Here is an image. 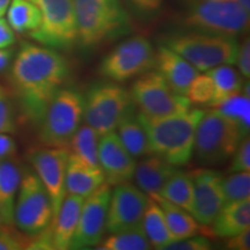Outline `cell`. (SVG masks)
Returning <instances> with one entry per match:
<instances>
[{"mask_svg": "<svg viewBox=\"0 0 250 250\" xmlns=\"http://www.w3.org/2000/svg\"><path fill=\"white\" fill-rule=\"evenodd\" d=\"M70 74L67 59L57 50L22 42L9 71V79L23 116L39 125L55 94Z\"/></svg>", "mask_w": 250, "mask_h": 250, "instance_id": "obj_1", "label": "cell"}, {"mask_svg": "<svg viewBox=\"0 0 250 250\" xmlns=\"http://www.w3.org/2000/svg\"><path fill=\"white\" fill-rule=\"evenodd\" d=\"M204 114L201 109L166 117H147L142 112L137 118L143 125L148 143L149 155H156L175 167L186 166L193 155L196 129Z\"/></svg>", "mask_w": 250, "mask_h": 250, "instance_id": "obj_2", "label": "cell"}, {"mask_svg": "<svg viewBox=\"0 0 250 250\" xmlns=\"http://www.w3.org/2000/svg\"><path fill=\"white\" fill-rule=\"evenodd\" d=\"M78 43L94 48L120 39L131 30V18L123 0H73Z\"/></svg>", "mask_w": 250, "mask_h": 250, "instance_id": "obj_3", "label": "cell"}, {"mask_svg": "<svg viewBox=\"0 0 250 250\" xmlns=\"http://www.w3.org/2000/svg\"><path fill=\"white\" fill-rule=\"evenodd\" d=\"M188 61L198 72L236 64L240 42L236 36L188 29L162 39V43Z\"/></svg>", "mask_w": 250, "mask_h": 250, "instance_id": "obj_4", "label": "cell"}, {"mask_svg": "<svg viewBox=\"0 0 250 250\" xmlns=\"http://www.w3.org/2000/svg\"><path fill=\"white\" fill-rule=\"evenodd\" d=\"M248 136L236 121L213 108L204 111L197 125L193 155L202 165H221L232 158Z\"/></svg>", "mask_w": 250, "mask_h": 250, "instance_id": "obj_5", "label": "cell"}, {"mask_svg": "<svg viewBox=\"0 0 250 250\" xmlns=\"http://www.w3.org/2000/svg\"><path fill=\"white\" fill-rule=\"evenodd\" d=\"M249 23L250 12L237 0H183L182 24L188 29L237 37Z\"/></svg>", "mask_w": 250, "mask_h": 250, "instance_id": "obj_6", "label": "cell"}, {"mask_svg": "<svg viewBox=\"0 0 250 250\" xmlns=\"http://www.w3.org/2000/svg\"><path fill=\"white\" fill-rule=\"evenodd\" d=\"M85 96L76 88H61L40 121L39 139L48 147H67L83 121Z\"/></svg>", "mask_w": 250, "mask_h": 250, "instance_id": "obj_7", "label": "cell"}, {"mask_svg": "<svg viewBox=\"0 0 250 250\" xmlns=\"http://www.w3.org/2000/svg\"><path fill=\"white\" fill-rule=\"evenodd\" d=\"M83 96V121L100 136L114 132L136 108L129 90L110 80L94 83Z\"/></svg>", "mask_w": 250, "mask_h": 250, "instance_id": "obj_8", "label": "cell"}, {"mask_svg": "<svg viewBox=\"0 0 250 250\" xmlns=\"http://www.w3.org/2000/svg\"><path fill=\"white\" fill-rule=\"evenodd\" d=\"M14 203L13 225L19 230L34 236L54 220L51 199L36 173L24 168Z\"/></svg>", "mask_w": 250, "mask_h": 250, "instance_id": "obj_9", "label": "cell"}, {"mask_svg": "<svg viewBox=\"0 0 250 250\" xmlns=\"http://www.w3.org/2000/svg\"><path fill=\"white\" fill-rule=\"evenodd\" d=\"M129 92L134 107L147 117H166L191 109L189 100L175 92L158 71L139 76Z\"/></svg>", "mask_w": 250, "mask_h": 250, "instance_id": "obj_10", "label": "cell"}, {"mask_svg": "<svg viewBox=\"0 0 250 250\" xmlns=\"http://www.w3.org/2000/svg\"><path fill=\"white\" fill-rule=\"evenodd\" d=\"M41 12L40 27L29 36L41 45L70 50L78 43L73 0H30Z\"/></svg>", "mask_w": 250, "mask_h": 250, "instance_id": "obj_11", "label": "cell"}, {"mask_svg": "<svg viewBox=\"0 0 250 250\" xmlns=\"http://www.w3.org/2000/svg\"><path fill=\"white\" fill-rule=\"evenodd\" d=\"M155 66V50L149 40L133 36L118 43L103 57L99 72L105 79L121 83Z\"/></svg>", "mask_w": 250, "mask_h": 250, "instance_id": "obj_12", "label": "cell"}, {"mask_svg": "<svg viewBox=\"0 0 250 250\" xmlns=\"http://www.w3.org/2000/svg\"><path fill=\"white\" fill-rule=\"evenodd\" d=\"M110 196L111 186L104 182L92 195L86 197L70 249L93 248L102 241L107 230L105 224Z\"/></svg>", "mask_w": 250, "mask_h": 250, "instance_id": "obj_13", "label": "cell"}, {"mask_svg": "<svg viewBox=\"0 0 250 250\" xmlns=\"http://www.w3.org/2000/svg\"><path fill=\"white\" fill-rule=\"evenodd\" d=\"M70 151L67 147H42L30 149L27 158L51 199L54 218L66 196L65 176Z\"/></svg>", "mask_w": 250, "mask_h": 250, "instance_id": "obj_14", "label": "cell"}, {"mask_svg": "<svg viewBox=\"0 0 250 250\" xmlns=\"http://www.w3.org/2000/svg\"><path fill=\"white\" fill-rule=\"evenodd\" d=\"M149 197L130 182L115 186L111 190L107 214V230L110 234L142 226Z\"/></svg>", "mask_w": 250, "mask_h": 250, "instance_id": "obj_15", "label": "cell"}, {"mask_svg": "<svg viewBox=\"0 0 250 250\" xmlns=\"http://www.w3.org/2000/svg\"><path fill=\"white\" fill-rule=\"evenodd\" d=\"M193 183L192 217L203 226H208L225 204L223 175L213 169H197L190 173Z\"/></svg>", "mask_w": 250, "mask_h": 250, "instance_id": "obj_16", "label": "cell"}, {"mask_svg": "<svg viewBox=\"0 0 250 250\" xmlns=\"http://www.w3.org/2000/svg\"><path fill=\"white\" fill-rule=\"evenodd\" d=\"M99 164L105 182L115 187L133 179L137 162L114 131L100 137Z\"/></svg>", "mask_w": 250, "mask_h": 250, "instance_id": "obj_17", "label": "cell"}, {"mask_svg": "<svg viewBox=\"0 0 250 250\" xmlns=\"http://www.w3.org/2000/svg\"><path fill=\"white\" fill-rule=\"evenodd\" d=\"M154 68L175 92L184 96L190 83L199 73L189 62L164 44H159L155 50Z\"/></svg>", "mask_w": 250, "mask_h": 250, "instance_id": "obj_18", "label": "cell"}, {"mask_svg": "<svg viewBox=\"0 0 250 250\" xmlns=\"http://www.w3.org/2000/svg\"><path fill=\"white\" fill-rule=\"evenodd\" d=\"M83 201H85L83 197L72 195V193H66V196L64 197L58 213L50 224L54 249H70L72 237L79 221Z\"/></svg>", "mask_w": 250, "mask_h": 250, "instance_id": "obj_19", "label": "cell"}, {"mask_svg": "<svg viewBox=\"0 0 250 250\" xmlns=\"http://www.w3.org/2000/svg\"><path fill=\"white\" fill-rule=\"evenodd\" d=\"M104 182V175L101 168L90 167L70 153L65 176L66 193L86 198Z\"/></svg>", "mask_w": 250, "mask_h": 250, "instance_id": "obj_20", "label": "cell"}, {"mask_svg": "<svg viewBox=\"0 0 250 250\" xmlns=\"http://www.w3.org/2000/svg\"><path fill=\"white\" fill-rule=\"evenodd\" d=\"M177 170L169 162L159 156L151 154L136 165L133 179L137 187L142 189L148 197L159 195L168 179Z\"/></svg>", "mask_w": 250, "mask_h": 250, "instance_id": "obj_21", "label": "cell"}, {"mask_svg": "<svg viewBox=\"0 0 250 250\" xmlns=\"http://www.w3.org/2000/svg\"><path fill=\"white\" fill-rule=\"evenodd\" d=\"M212 232L215 236L230 237L250 227V198L224 204L214 220Z\"/></svg>", "mask_w": 250, "mask_h": 250, "instance_id": "obj_22", "label": "cell"}, {"mask_svg": "<svg viewBox=\"0 0 250 250\" xmlns=\"http://www.w3.org/2000/svg\"><path fill=\"white\" fill-rule=\"evenodd\" d=\"M22 169L14 158L0 161V213L6 225H13L14 203Z\"/></svg>", "mask_w": 250, "mask_h": 250, "instance_id": "obj_23", "label": "cell"}, {"mask_svg": "<svg viewBox=\"0 0 250 250\" xmlns=\"http://www.w3.org/2000/svg\"><path fill=\"white\" fill-rule=\"evenodd\" d=\"M149 198L154 199L161 208L166 219V224H167L170 235L173 236L175 241L196 235L201 229L198 221L189 212L171 204L170 202L166 201L159 195L149 197Z\"/></svg>", "mask_w": 250, "mask_h": 250, "instance_id": "obj_24", "label": "cell"}, {"mask_svg": "<svg viewBox=\"0 0 250 250\" xmlns=\"http://www.w3.org/2000/svg\"><path fill=\"white\" fill-rule=\"evenodd\" d=\"M206 73L211 77L214 85V95L210 107L218 108L226 100L242 92L245 78L230 65H220L206 71Z\"/></svg>", "mask_w": 250, "mask_h": 250, "instance_id": "obj_25", "label": "cell"}, {"mask_svg": "<svg viewBox=\"0 0 250 250\" xmlns=\"http://www.w3.org/2000/svg\"><path fill=\"white\" fill-rule=\"evenodd\" d=\"M159 196L192 215L195 196L191 175L189 173L177 168V170L166 182L161 191L159 192Z\"/></svg>", "mask_w": 250, "mask_h": 250, "instance_id": "obj_26", "label": "cell"}, {"mask_svg": "<svg viewBox=\"0 0 250 250\" xmlns=\"http://www.w3.org/2000/svg\"><path fill=\"white\" fill-rule=\"evenodd\" d=\"M142 226L154 249L165 250L166 247L175 242L166 224L164 212L154 199L149 198L147 208L144 213Z\"/></svg>", "mask_w": 250, "mask_h": 250, "instance_id": "obj_27", "label": "cell"}, {"mask_svg": "<svg viewBox=\"0 0 250 250\" xmlns=\"http://www.w3.org/2000/svg\"><path fill=\"white\" fill-rule=\"evenodd\" d=\"M7 22L14 33L29 34L40 27L41 12L30 0H12L7 11Z\"/></svg>", "mask_w": 250, "mask_h": 250, "instance_id": "obj_28", "label": "cell"}, {"mask_svg": "<svg viewBox=\"0 0 250 250\" xmlns=\"http://www.w3.org/2000/svg\"><path fill=\"white\" fill-rule=\"evenodd\" d=\"M100 134L89 125H80L68 143L67 148L71 154L94 168H100L99 142Z\"/></svg>", "mask_w": 250, "mask_h": 250, "instance_id": "obj_29", "label": "cell"}, {"mask_svg": "<svg viewBox=\"0 0 250 250\" xmlns=\"http://www.w3.org/2000/svg\"><path fill=\"white\" fill-rule=\"evenodd\" d=\"M116 130L122 144L134 159L149 155L146 132L134 111L122 120Z\"/></svg>", "mask_w": 250, "mask_h": 250, "instance_id": "obj_30", "label": "cell"}, {"mask_svg": "<svg viewBox=\"0 0 250 250\" xmlns=\"http://www.w3.org/2000/svg\"><path fill=\"white\" fill-rule=\"evenodd\" d=\"M99 250H149L153 247L143 226L125 232L115 233L96 246Z\"/></svg>", "mask_w": 250, "mask_h": 250, "instance_id": "obj_31", "label": "cell"}, {"mask_svg": "<svg viewBox=\"0 0 250 250\" xmlns=\"http://www.w3.org/2000/svg\"><path fill=\"white\" fill-rule=\"evenodd\" d=\"M226 116L233 118L240 124L242 130L249 134L250 129V98L241 93L236 94L224 103H221L218 108Z\"/></svg>", "mask_w": 250, "mask_h": 250, "instance_id": "obj_32", "label": "cell"}, {"mask_svg": "<svg viewBox=\"0 0 250 250\" xmlns=\"http://www.w3.org/2000/svg\"><path fill=\"white\" fill-rule=\"evenodd\" d=\"M223 192L225 204L250 198V171H237L223 179Z\"/></svg>", "mask_w": 250, "mask_h": 250, "instance_id": "obj_33", "label": "cell"}, {"mask_svg": "<svg viewBox=\"0 0 250 250\" xmlns=\"http://www.w3.org/2000/svg\"><path fill=\"white\" fill-rule=\"evenodd\" d=\"M214 95V85L208 73L197 74L188 87L186 98L191 104L210 105Z\"/></svg>", "mask_w": 250, "mask_h": 250, "instance_id": "obj_34", "label": "cell"}, {"mask_svg": "<svg viewBox=\"0 0 250 250\" xmlns=\"http://www.w3.org/2000/svg\"><path fill=\"white\" fill-rule=\"evenodd\" d=\"M31 236L19 230L13 225L0 226V250L28 249Z\"/></svg>", "mask_w": 250, "mask_h": 250, "instance_id": "obj_35", "label": "cell"}, {"mask_svg": "<svg viewBox=\"0 0 250 250\" xmlns=\"http://www.w3.org/2000/svg\"><path fill=\"white\" fill-rule=\"evenodd\" d=\"M17 131L15 114L11 96L0 85V133H14Z\"/></svg>", "mask_w": 250, "mask_h": 250, "instance_id": "obj_36", "label": "cell"}, {"mask_svg": "<svg viewBox=\"0 0 250 250\" xmlns=\"http://www.w3.org/2000/svg\"><path fill=\"white\" fill-rule=\"evenodd\" d=\"M137 17L142 19H151L160 12L164 0H123Z\"/></svg>", "mask_w": 250, "mask_h": 250, "instance_id": "obj_37", "label": "cell"}, {"mask_svg": "<svg viewBox=\"0 0 250 250\" xmlns=\"http://www.w3.org/2000/svg\"><path fill=\"white\" fill-rule=\"evenodd\" d=\"M232 162L229 166L230 173L237 171H250V140L249 136L240 143L236 151L232 155Z\"/></svg>", "mask_w": 250, "mask_h": 250, "instance_id": "obj_38", "label": "cell"}, {"mask_svg": "<svg viewBox=\"0 0 250 250\" xmlns=\"http://www.w3.org/2000/svg\"><path fill=\"white\" fill-rule=\"evenodd\" d=\"M211 248V242L205 236H197L196 234L193 236L170 243L169 246L166 247L165 250H208Z\"/></svg>", "mask_w": 250, "mask_h": 250, "instance_id": "obj_39", "label": "cell"}, {"mask_svg": "<svg viewBox=\"0 0 250 250\" xmlns=\"http://www.w3.org/2000/svg\"><path fill=\"white\" fill-rule=\"evenodd\" d=\"M236 64L239 67L240 73L245 79L249 80L250 78V41L249 37L243 40V42L239 46L237 52Z\"/></svg>", "mask_w": 250, "mask_h": 250, "instance_id": "obj_40", "label": "cell"}, {"mask_svg": "<svg viewBox=\"0 0 250 250\" xmlns=\"http://www.w3.org/2000/svg\"><path fill=\"white\" fill-rule=\"evenodd\" d=\"M18 146L15 140L8 133H0V161L14 158Z\"/></svg>", "mask_w": 250, "mask_h": 250, "instance_id": "obj_41", "label": "cell"}, {"mask_svg": "<svg viewBox=\"0 0 250 250\" xmlns=\"http://www.w3.org/2000/svg\"><path fill=\"white\" fill-rule=\"evenodd\" d=\"M17 37L14 30L9 26L7 20L0 17V49L11 48L14 44Z\"/></svg>", "mask_w": 250, "mask_h": 250, "instance_id": "obj_42", "label": "cell"}, {"mask_svg": "<svg viewBox=\"0 0 250 250\" xmlns=\"http://www.w3.org/2000/svg\"><path fill=\"white\" fill-rule=\"evenodd\" d=\"M227 249L230 250H249L250 249V229L236 234V235L228 237Z\"/></svg>", "mask_w": 250, "mask_h": 250, "instance_id": "obj_43", "label": "cell"}, {"mask_svg": "<svg viewBox=\"0 0 250 250\" xmlns=\"http://www.w3.org/2000/svg\"><path fill=\"white\" fill-rule=\"evenodd\" d=\"M13 50L12 49H0V72L5 71L9 66L13 59Z\"/></svg>", "mask_w": 250, "mask_h": 250, "instance_id": "obj_44", "label": "cell"}, {"mask_svg": "<svg viewBox=\"0 0 250 250\" xmlns=\"http://www.w3.org/2000/svg\"><path fill=\"white\" fill-rule=\"evenodd\" d=\"M12 0H0V14L4 15L7 11L9 4H11Z\"/></svg>", "mask_w": 250, "mask_h": 250, "instance_id": "obj_45", "label": "cell"}, {"mask_svg": "<svg viewBox=\"0 0 250 250\" xmlns=\"http://www.w3.org/2000/svg\"><path fill=\"white\" fill-rule=\"evenodd\" d=\"M237 1H239L240 4L243 6L247 11L250 12V0H237Z\"/></svg>", "mask_w": 250, "mask_h": 250, "instance_id": "obj_46", "label": "cell"}, {"mask_svg": "<svg viewBox=\"0 0 250 250\" xmlns=\"http://www.w3.org/2000/svg\"><path fill=\"white\" fill-rule=\"evenodd\" d=\"M4 224V221H2V217H1V213H0V226H1V225Z\"/></svg>", "mask_w": 250, "mask_h": 250, "instance_id": "obj_47", "label": "cell"}, {"mask_svg": "<svg viewBox=\"0 0 250 250\" xmlns=\"http://www.w3.org/2000/svg\"><path fill=\"white\" fill-rule=\"evenodd\" d=\"M0 17H2V15H1V14H0Z\"/></svg>", "mask_w": 250, "mask_h": 250, "instance_id": "obj_48", "label": "cell"}]
</instances>
